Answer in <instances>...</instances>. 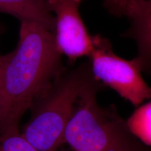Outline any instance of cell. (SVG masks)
<instances>
[{
  "mask_svg": "<svg viewBox=\"0 0 151 151\" xmlns=\"http://www.w3.org/2000/svg\"><path fill=\"white\" fill-rule=\"evenodd\" d=\"M88 58L94 78L132 105L139 106L151 99V86L143 78L137 62L117 55L106 37L93 36V48Z\"/></svg>",
  "mask_w": 151,
  "mask_h": 151,
  "instance_id": "obj_4",
  "label": "cell"
},
{
  "mask_svg": "<svg viewBox=\"0 0 151 151\" xmlns=\"http://www.w3.org/2000/svg\"><path fill=\"white\" fill-rule=\"evenodd\" d=\"M54 34L34 22H21L14 50L0 60V134L18 127L34 101L63 71Z\"/></svg>",
  "mask_w": 151,
  "mask_h": 151,
  "instance_id": "obj_1",
  "label": "cell"
},
{
  "mask_svg": "<svg viewBox=\"0 0 151 151\" xmlns=\"http://www.w3.org/2000/svg\"><path fill=\"white\" fill-rule=\"evenodd\" d=\"M134 0H103V5L106 11L113 16H125L129 4Z\"/></svg>",
  "mask_w": 151,
  "mask_h": 151,
  "instance_id": "obj_10",
  "label": "cell"
},
{
  "mask_svg": "<svg viewBox=\"0 0 151 151\" xmlns=\"http://www.w3.org/2000/svg\"><path fill=\"white\" fill-rule=\"evenodd\" d=\"M127 124L135 137L151 147V101L139 107L128 119Z\"/></svg>",
  "mask_w": 151,
  "mask_h": 151,
  "instance_id": "obj_8",
  "label": "cell"
},
{
  "mask_svg": "<svg viewBox=\"0 0 151 151\" xmlns=\"http://www.w3.org/2000/svg\"><path fill=\"white\" fill-rule=\"evenodd\" d=\"M130 25L122 37L135 41L137 55L134 60L142 73L151 76V0H134L126 11Z\"/></svg>",
  "mask_w": 151,
  "mask_h": 151,
  "instance_id": "obj_6",
  "label": "cell"
},
{
  "mask_svg": "<svg viewBox=\"0 0 151 151\" xmlns=\"http://www.w3.org/2000/svg\"><path fill=\"white\" fill-rule=\"evenodd\" d=\"M0 151H39L23 137L18 127L0 134Z\"/></svg>",
  "mask_w": 151,
  "mask_h": 151,
  "instance_id": "obj_9",
  "label": "cell"
},
{
  "mask_svg": "<svg viewBox=\"0 0 151 151\" xmlns=\"http://www.w3.org/2000/svg\"><path fill=\"white\" fill-rule=\"evenodd\" d=\"M83 0H48L55 18L54 37L57 48L73 63L88 57L93 48L90 35L79 11Z\"/></svg>",
  "mask_w": 151,
  "mask_h": 151,
  "instance_id": "obj_5",
  "label": "cell"
},
{
  "mask_svg": "<svg viewBox=\"0 0 151 151\" xmlns=\"http://www.w3.org/2000/svg\"><path fill=\"white\" fill-rule=\"evenodd\" d=\"M0 14L14 16L20 22H36L54 32L55 18L48 0H0Z\"/></svg>",
  "mask_w": 151,
  "mask_h": 151,
  "instance_id": "obj_7",
  "label": "cell"
},
{
  "mask_svg": "<svg viewBox=\"0 0 151 151\" xmlns=\"http://www.w3.org/2000/svg\"><path fill=\"white\" fill-rule=\"evenodd\" d=\"M95 80L88 60L64 69L31 105L23 137L39 151H59L77 99Z\"/></svg>",
  "mask_w": 151,
  "mask_h": 151,
  "instance_id": "obj_3",
  "label": "cell"
},
{
  "mask_svg": "<svg viewBox=\"0 0 151 151\" xmlns=\"http://www.w3.org/2000/svg\"><path fill=\"white\" fill-rule=\"evenodd\" d=\"M104 87L96 79L77 99L64 134L68 151H151L130 131L114 106L99 105L97 94Z\"/></svg>",
  "mask_w": 151,
  "mask_h": 151,
  "instance_id": "obj_2",
  "label": "cell"
},
{
  "mask_svg": "<svg viewBox=\"0 0 151 151\" xmlns=\"http://www.w3.org/2000/svg\"><path fill=\"white\" fill-rule=\"evenodd\" d=\"M4 27H3L2 24L0 23V37H1V36L2 34L4 32ZM1 55L0 54V60H1Z\"/></svg>",
  "mask_w": 151,
  "mask_h": 151,
  "instance_id": "obj_11",
  "label": "cell"
}]
</instances>
